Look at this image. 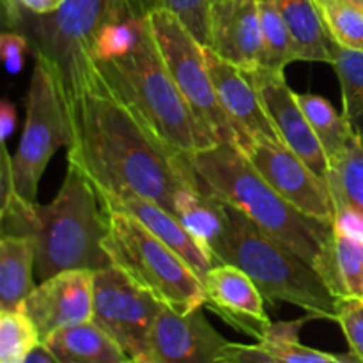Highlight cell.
<instances>
[{
	"label": "cell",
	"mask_w": 363,
	"mask_h": 363,
	"mask_svg": "<svg viewBox=\"0 0 363 363\" xmlns=\"http://www.w3.org/2000/svg\"><path fill=\"white\" fill-rule=\"evenodd\" d=\"M225 225L211 255L216 264L243 269L264 300L300 307L312 318L337 321L339 298L312 266L262 233L252 220L225 204Z\"/></svg>",
	"instance_id": "4"
},
{
	"label": "cell",
	"mask_w": 363,
	"mask_h": 363,
	"mask_svg": "<svg viewBox=\"0 0 363 363\" xmlns=\"http://www.w3.org/2000/svg\"><path fill=\"white\" fill-rule=\"evenodd\" d=\"M238 149L247 156L262 179L289 204L305 215L333 223L335 204L328 183L282 140L250 137Z\"/></svg>",
	"instance_id": "11"
},
{
	"label": "cell",
	"mask_w": 363,
	"mask_h": 363,
	"mask_svg": "<svg viewBox=\"0 0 363 363\" xmlns=\"http://www.w3.org/2000/svg\"><path fill=\"white\" fill-rule=\"evenodd\" d=\"M229 340L211 326L202 308L177 314L163 307L152 330V350L160 363H227Z\"/></svg>",
	"instance_id": "15"
},
{
	"label": "cell",
	"mask_w": 363,
	"mask_h": 363,
	"mask_svg": "<svg viewBox=\"0 0 363 363\" xmlns=\"http://www.w3.org/2000/svg\"><path fill=\"white\" fill-rule=\"evenodd\" d=\"M332 66L342 91V113L358 135L363 130V53L333 43Z\"/></svg>",
	"instance_id": "26"
},
{
	"label": "cell",
	"mask_w": 363,
	"mask_h": 363,
	"mask_svg": "<svg viewBox=\"0 0 363 363\" xmlns=\"http://www.w3.org/2000/svg\"><path fill=\"white\" fill-rule=\"evenodd\" d=\"M209 46L216 55L243 71L262 64V27L257 0L211 2Z\"/></svg>",
	"instance_id": "18"
},
{
	"label": "cell",
	"mask_w": 363,
	"mask_h": 363,
	"mask_svg": "<svg viewBox=\"0 0 363 363\" xmlns=\"http://www.w3.org/2000/svg\"><path fill=\"white\" fill-rule=\"evenodd\" d=\"M14 128H16V106L9 99H4L0 103V138L2 142H6L13 135Z\"/></svg>",
	"instance_id": "34"
},
{
	"label": "cell",
	"mask_w": 363,
	"mask_h": 363,
	"mask_svg": "<svg viewBox=\"0 0 363 363\" xmlns=\"http://www.w3.org/2000/svg\"><path fill=\"white\" fill-rule=\"evenodd\" d=\"M262 27L261 67L284 71L296 59L293 35L273 0H257Z\"/></svg>",
	"instance_id": "27"
},
{
	"label": "cell",
	"mask_w": 363,
	"mask_h": 363,
	"mask_svg": "<svg viewBox=\"0 0 363 363\" xmlns=\"http://www.w3.org/2000/svg\"><path fill=\"white\" fill-rule=\"evenodd\" d=\"M137 0H119L91 46L106 80L140 113L156 135L179 155L215 145L174 84Z\"/></svg>",
	"instance_id": "2"
},
{
	"label": "cell",
	"mask_w": 363,
	"mask_h": 363,
	"mask_svg": "<svg viewBox=\"0 0 363 363\" xmlns=\"http://www.w3.org/2000/svg\"><path fill=\"white\" fill-rule=\"evenodd\" d=\"M138 2L147 14L151 11L174 13L201 45L209 46L211 0H138Z\"/></svg>",
	"instance_id": "31"
},
{
	"label": "cell",
	"mask_w": 363,
	"mask_h": 363,
	"mask_svg": "<svg viewBox=\"0 0 363 363\" xmlns=\"http://www.w3.org/2000/svg\"><path fill=\"white\" fill-rule=\"evenodd\" d=\"M337 298H363V238L333 227Z\"/></svg>",
	"instance_id": "28"
},
{
	"label": "cell",
	"mask_w": 363,
	"mask_h": 363,
	"mask_svg": "<svg viewBox=\"0 0 363 363\" xmlns=\"http://www.w3.org/2000/svg\"><path fill=\"white\" fill-rule=\"evenodd\" d=\"M296 98L330 162L353 137V128L344 113L337 112L328 99L318 94H296Z\"/></svg>",
	"instance_id": "25"
},
{
	"label": "cell",
	"mask_w": 363,
	"mask_h": 363,
	"mask_svg": "<svg viewBox=\"0 0 363 363\" xmlns=\"http://www.w3.org/2000/svg\"><path fill=\"white\" fill-rule=\"evenodd\" d=\"M30 87L27 91V116L16 155L13 156V179L18 194L35 202L39 181L57 149L69 140L66 108L57 71L43 55H34Z\"/></svg>",
	"instance_id": "9"
},
{
	"label": "cell",
	"mask_w": 363,
	"mask_h": 363,
	"mask_svg": "<svg viewBox=\"0 0 363 363\" xmlns=\"http://www.w3.org/2000/svg\"><path fill=\"white\" fill-rule=\"evenodd\" d=\"M163 305L135 286L123 272H94V315L133 363H160L152 350V330Z\"/></svg>",
	"instance_id": "10"
},
{
	"label": "cell",
	"mask_w": 363,
	"mask_h": 363,
	"mask_svg": "<svg viewBox=\"0 0 363 363\" xmlns=\"http://www.w3.org/2000/svg\"><path fill=\"white\" fill-rule=\"evenodd\" d=\"M176 218L211 254L225 225V206L199 183L177 195Z\"/></svg>",
	"instance_id": "23"
},
{
	"label": "cell",
	"mask_w": 363,
	"mask_h": 363,
	"mask_svg": "<svg viewBox=\"0 0 363 363\" xmlns=\"http://www.w3.org/2000/svg\"><path fill=\"white\" fill-rule=\"evenodd\" d=\"M38 330L41 342L64 328L92 321L94 272L69 269L41 280L21 305Z\"/></svg>",
	"instance_id": "12"
},
{
	"label": "cell",
	"mask_w": 363,
	"mask_h": 363,
	"mask_svg": "<svg viewBox=\"0 0 363 363\" xmlns=\"http://www.w3.org/2000/svg\"><path fill=\"white\" fill-rule=\"evenodd\" d=\"M303 319L289 323H273L272 330L255 344L229 342L225 351L227 363H363L354 353L333 354L303 346L298 339Z\"/></svg>",
	"instance_id": "19"
},
{
	"label": "cell",
	"mask_w": 363,
	"mask_h": 363,
	"mask_svg": "<svg viewBox=\"0 0 363 363\" xmlns=\"http://www.w3.org/2000/svg\"><path fill=\"white\" fill-rule=\"evenodd\" d=\"M43 344L57 363H128L119 344L94 321L59 330Z\"/></svg>",
	"instance_id": "20"
},
{
	"label": "cell",
	"mask_w": 363,
	"mask_h": 363,
	"mask_svg": "<svg viewBox=\"0 0 363 363\" xmlns=\"http://www.w3.org/2000/svg\"><path fill=\"white\" fill-rule=\"evenodd\" d=\"M351 353L363 360V298H339L337 321Z\"/></svg>",
	"instance_id": "32"
},
{
	"label": "cell",
	"mask_w": 363,
	"mask_h": 363,
	"mask_svg": "<svg viewBox=\"0 0 363 363\" xmlns=\"http://www.w3.org/2000/svg\"><path fill=\"white\" fill-rule=\"evenodd\" d=\"M254 82L257 94L272 119L280 140L293 152H296L319 177L326 181L330 172L328 158L300 106L296 92L287 85L284 71L257 67L247 71Z\"/></svg>",
	"instance_id": "13"
},
{
	"label": "cell",
	"mask_w": 363,
	"mask_h": 363,
	"mask_svg": "<svg viewBox=\"0 0 363 363\" xmlns=\"http://www.w3.org/2000/svg\"><path fill=\"white\" fill-rule=\"evenodd\" d=\"M108 215L98 194L73 165H67L59 194L50 204H38L35 275L46 280L69 269L99 272L112 266L103 248Z\"/></svg>",
	"instance_id": "5"
},
{
	"label": "cell",
	"mask_w": 363,
	"mask_h": 363,
	"mask_svg": "<svg viewBox=\"0 0 363 363\" xmlns=\"http://www.w3.org/2000/svg\"><path fill=\"white\" fill-rule=\"evenodd\" d=\"M358 137H360V138H362V142H363V130L360 131V133H358Z\"/></svg>",
	"instance_id": "38"
},
{
	"label": "cell",
	"mask_w": 363,
	"mask_h": 363,
	"mask_svg": "<svg viewBox=\"0 0 363 363\" xmlns=\"http://www.w3.org/2000/svg\"><path fill=\"white\" fill-rule=\"evenodd\" d=\"M326 177L333 204H344L363 216V142L357 133L328 162Z\"/></svg>",
	"instance_id": "24"
},
{
	"label": "cell",
	"mask_w": 363,
	"mask_h": 363,
	"mask_svg": "<svg viewBox=\"0 0 363 363\" xmlns=\"http://www.w3.org/2000/svg\"><path fill=\"white\" fill-rule=\"evenodd\" d=\"M314 2H321V0H314Z\"/></svg>",
	"instance_id": "39"
},
{
	"label": "cell",
	"mask_w": 363,
	"mask_h": 363,
	"mask_svg": "<svg viewBox=\"0 0 363 363\" xmlns=\"http://www.w3.org/2000/svg\"><path fill=\"white\" fill-rule=\"evenodd\" d=\"M16 2L32 14H52L62 7L64 0H16Z\"/></svg>",
	"instance_id": "35"
},
{
	"label": "cell",
	"mask_w": 363,
	"mask_h": 363,
	"mask_svg": "<svg viewBox=\"0 0 363 363\" xmlns=\"http://www.w3.org/2000/svg\"><path fill=\"white\" fill-rule=\"evenodd\" d=\"M211 2H218V0H211Z\"/></svg>",
	"instance_id": "40"
},
{
	"label": "cell",
	"mask_w": 363,
	"mask_h": 363,
	"mask_svg": "<svg viewBox=\"0 0 363 363\" xmlns=\"http://www.w3.org/2000/svg\"><path fill=\"white\" fill-rule=\"evenodd\" d=\"M32 46L23 34L14 30H6L0 35V53L9 74L20 73L23 67L25 53L30 52Z\"/></svg>",
	"instance_id": "33"
},
{
	"label": "cell",
	"mask_w": 363,
	"mask_h": 363,
	"mask_svg": "<svg viewBox=\"0 0 363 363\" xmlns=\"http://www.w3.org/2000/svg\"><path fill=\"white\" fill-rule=\"evenodd\" d=\"M41 344L38 330L21 311H0V363H23Z\"/></svg>",
	"instance_id": "30"
},
{
	"label": "cell",
	"mask_w": 363,
	"mask_h": 363,
	"mask_svg": "<svg viewBox=\"0 0 363 363\" xmlns=\"http://www.w3.org/2000/svg\"><path fill=\"white\" fill-rule=\"evenodd\" d=\"M106 211H117L131 216L145 227L149 233L169 245L191 266L199 279L204 280L213 266H216L213 255L188 233L183 223L158 202L145 199L133 191H96Z\"/></svg>",
	"instance_id": "17"
},
{
	"label": "cell",
	"mask_w": 363,
	"mask_h": 363,
	"mask_svg": "<svg viewBox=\"0 0 363 363\" xmlns=\"http://www.w3.org/2000/svg\"><path fill=\"white\" fill-rule=\"evenodd\" d=\"M147 20L163 62L197 123L215 144L238 145V133L220 105L209 74L206 46L170 11H151Z\"/></svg>",
	"instance_id": "8"
},
{
	"label": "cell",
	"mask_w": 363,
	"mask_h": 363,
	"mask_svg": "<svg viewBox=\"0 0 363 363\" xmlns=\"http://www.w3.org/2000/svg\"><path fill=\"white\" fill-rule=\"evenodd\" d=\"M293 35L298 60L332 64L333 38L314 0H273Z\"/></svg>",
	"instance_id": "21"
},
{
	"label": "cell",
	"mask_w": 363,
	"mask_h": 363,
	"mask_svg": "<svg viewBox=\"0 0 363 363\" xmlns=\"http://www.w3.org/2000/svg\"><path fill=\"white\" fill-rule=\"evenodd\" d=\"M119 0H64L52 14H32L16 0H2L4 25L7 30L23 34L34 55H43L59 78H64L78 57L91 46Z\"/></svg>",
	"instance_id": "7"
},
{
	"label": "cell",
	"mask_w": 363,
	"mask_h": 363,
	"mask_svg": "<svg viewBox=\"0 0 363 363\" xmlns=\"http://www.w3.org/2000/svg\"><path fill=\"white\" fill-rule=\"evenodd\" d=\"M59 85L69 130L67 165L77 167L96 191H133L176 216L177 195L199 184L186 156L152 131L91 52L78 57Z\"/></svg>",
	"instance_id": "1"
},
{
	"label": "cell",
	"mask_w": 363,
	"mask_h": 363,
	"mask_svg": "<svg viewBox=\"0 0 363 363\" xmlns=\"http://www.w3.org/2000/svg\"><path fill=\"white\" fill-rule=\"evenodd\" d=\"M315 4L333 41L363 53V7L351 0H321Z\"/></svg>",
	"instance_id": "29"
},
{
	"label": "cell",
	"mask_w": 363,
	"mask_h": 363,
	"mask_svg": "<svg viewBox=\"0 0 363 363\" xmlns=\"http://www.w3.org/2000/svg\"><path fill=\"white\" fill-rule=\"evenodd\" d=\"M202 284L206 291L204 307L257 342L268 335L273 323L264 311V296L243 269L233 264H216Z\"/></svg>",
	"instance_id": "14"
},
{
	"label": "cell",
	"mask_w": 363,
	"mask_h": 363,
	"mask_svg": "<svg viewBox=\"0 0 363 363\" xmlns=\"http://www.w3.org/2000/svg\"><path fill=\"white\" fill-rule=\"evenodd\" d=\"M106 215L108 233L103 248L113 268L177 314L204 308V284L179 254L131 216L117 211Z\"/></svg>",
	"instance_id": "6"
},
{
	"label": "cell",
	"mask_w": 363,
	"mask_h": 363,
	"mask_svg": "<svg viewBox=\"0 0 363 363\" xmlns=\"http://www.w3.org/2000/svg\"><path fill=\"white\" fill-rule=\"evenodd\" d=\"M186 160L204 190L243 213L262 233L312 266L337 296L332 222L305 215L289 204L236 145L222 142Z\"/></svg>",
	"instance_id": "3"
},
{
	"label": "cell",
	"mask_w": 363,
	"mask_h": 363,
	"mask_svg": "<svg viewBox=\"0 0 363 363\" xmlns=\"http://www.w3.org/2000/svg\"><path fill=\"white\" fill-rule=\"evenodd\" d=\"M206 62L220 105L238 133V145L250 137H269L280 140L250 74L216 55L208 46H206Z\"/></svg>",
	"instance_id": "16"
},
{
	"label": "cell",
	"mask_w": 363,
	"mask_h": 363,
	"mask_svg": "<svg viewBox=\"0 0 363 363\" xmlns=\"http://www.w3.org/2000/svg\"><path fill=\"white\" fill-rule=\"evenodd\" d=\"M23 363H57V360L53 358V354L50 353L48 347L41 342L27 358H25Z\"/></svg>",
	"instance_id": "36"
},
{
	"label": "cell",
	"mask_w": 363,
	"mask_h": 363,
	"mask_svg": "<svg viewBox=\"0 0 363 363\" xmlns=\"http://www.w3.org/2000/svg\"><path fill=\"white\" fill-rule=\"evenodd\" d=\"M128 363H133V362H130V360H128Z\"/></svg>",
	"instance_id": "41"
},
{
	"label": "cell",
	"mask_w": 363,
	"mask_h": 363,
	"mask_svg": "<svg viewBox=\"0 0 363 363\" xmlns=\"http://www.w3.org/2000/svg\"><path fill=\"white\" fill-rule=\"evenodd\" d=\"M351 2L358 4V6H360V7H363V0H351Z\"/></svg>",
	"instance_id": "37"
},
{
	"label": "cell",
	"mask_w": 363,
	"mask_h": 363,
	"mask_svg": "<svg viewBox=\"0 0 363 363\" xmlns=\"http://www.w3.org/2000/svg\"><path fill=\"white\" fill-rule=\"evenodd\" d=\"M34 238H0V311H21L34 291Z\"/></svg>",
	"instance_id": "22"
}]
</instances>
